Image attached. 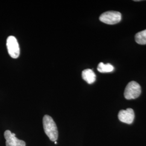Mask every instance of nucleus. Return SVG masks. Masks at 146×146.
Listing matches in <instances>:
<instances>
[{
    "instance_id": "nucleus-1",
    "label": "nucleus",
    "mask_w": 146,
    "mask_h": 146,
    "mask_svg": "<svg viewBox=\"0 0 146 146\" xmlns=\"http://www.w3.org/2000/svg\"><path fill=\"white\" fill-rule=\"evenodd\" d=\"M43 125L49 139L53 142L56 141L58 139V128L52 117L49 115H44L43 118Z\"/></svg>"
},
{
    "instance_id": "nucleus-2",
    "label": "nucleus",
    "mask_w": 146,
    "mask_h": 146,
    "mask_svg": "<svg viewBox=\"0 0 146 146\" xmlns=\"http://www.w3.org/2000/svg\"><path fill=\"white\" fill-rule=\"evenodd\" d=\"M141 93L140 84L135 81H131L125 87L124 96L126 99H135L139 98Z\"/></svg>"
},
{
    "instance_id": "nucleus-3",
    "label": "nucleus",
    "mask_w": 146,
    "mask_h": 146,
    "mask_svg": "<svg viewBox=\"0 0 146 146\" xmlns=\"http://www.w3.org/2000/svg\"><path fill=\"white\" fill-rule=\"evenodd\" d=\"M121 14L116 11H108L102 14L100 16V20L107 25H115L121 20Z\"/></svg>"
},
{
    "instance_id": "nucleus-4",
    "label": "nucleus",
    "mask_w": 146,
    "mask_h": 146,
    "mask_svg": "<svg viewBox=\"0 0 146 146\" xmlns=\"http://www.w3.org/2000/svg\"><path fill=\"white\" fill-rule=\"evenodd\" d=\"M7 47L8 52L11 57L13 58H17L19 56L20 50L19 43L15 37L9 36L7 40Z\"/></svg>"
},
{
    "instance_id": "nucleus-5",
    "label": "nucleus",
    "mask_w": 146,
    "mask_h": 146,
    "mask_svg": "<svg viewBox=\"0 0 146 146\" xmlns=\"http://www.w3.org/2000/svg\"><path fill=\"white\" fill-rule=\"evenodd\" d=\"M5 139L6 146H26L25 141L18 139L15 133H11L9 130L5 131L4 134Z\"/></svg>"
},
{
    "instance_id": "nucleus-6",
    "label": "nucleus",
    "mask_w": 146,
    "mask_h": 146,
    "mask_svg": "<svg viewBox=\"0 0 146 146\" xmlns=\"http://www.w3.org/2000/svg\"><path fill=\"white\" fill-rule=\"evenodd\" d=\"M118 117L122 122L127 124H131L133 122L135 117L134 111L131 108L121 110L119 113Z\"/></svg>"
},
{
    "instance_id": "nucleus-7",
    "label": "nucleus",
    "mask_w": 146,
    "mask_h": 146,
    "mask_svg": "<svg viewBox=\"0 0 146 146\" xmlns=\"http://www.w3.org/2000/svg\"><path fill=\"white\" fill-rule=\"evenodd\" d=\"M82 77L88 84H93L96 80V75L93 70L90 69H87L83 70Z\"/></svg>"
},
{
    "instance_id": "nucleus-8",
    "label": "nucleus",
    "mask_w": 146,
    "mask_h": 146,
    "mask_svg": "<svg viewBox=\"0 0 146 146\" xmlns=\"http://www.w3.org/2000/svg\"><path fill=\"white\" fill-rule=\"evenodd\" d=\"M114 70V67L110 63L104 64V63L100 62L98 67V70L100 73H110Z\"/></svg>"
},
{
    "instance_id": "nucleus-9",
    "label": "nucleus",
    "mask_w": 146,
    "mask_h": 146,
    "mask_svg": "<svg viewBox=\"0 0 146 146\" xmlns=\"http://www.w3.org/2000/svg\"><path fill=\"white\" fill-rule=\"evenodd\" d=\"M135 41L139 44H146V29L137 33L135 36Z\"/></svg>"
},
{
    "instance_id": "nucleus-10",
    "label": "nucleus",
    "mask_w": 146,
    "mask_h": 146,
    "mask_svg": "<svg viewBox=\"0 0 146 146\" xmlns=\"http://www.w3.org/2000/svg\"><path fill=\"white\" fill-rule=\"evenodd\" d=\"M54 143H55V144H56V145L58 143V142H57L56 141H55V142H54Z\"/></svg>"
}]
</instances>
